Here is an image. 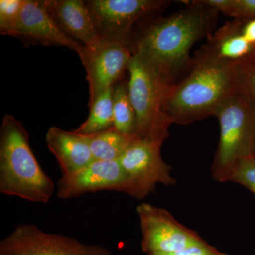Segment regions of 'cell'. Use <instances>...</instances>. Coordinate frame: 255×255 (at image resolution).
<instances>
[{
	"label": "cell",
	"instance_id": "1",
	"mask_svg": "<svg viewBox=\"0 0 255 255\" xmlns=\"http://www.w3.org/2000/svg\"><path fill=\"white\" fill-rule=\"evenodd\" d=\"M219 11L191 1L187 9L151 23L142 32L132 53H137L172 86L183 70L191 68V48L209 36Z\"/></svg>",
	"mask_w": 255,
	"mask_h": 255
},
{
	"label": "cell",
	"instance_id": "2",
	"mask_svg": "<svg viewBox=\"0 0 255 255\" xmlns=\"http://www.w3.org/2000/svg\"><path fill=\"white\" fill-rule=\"evenodd\" d=\"M233 65L196 55L189 75L166 94L164 112L172 124L185 125L214 116L237 88Z\"/></svg>",
	"mask_w": 255,
	"mask_h": 255
},
{
	"label": "cell",
	"instance_id": "3",
	"mask_svg": "<svg viewBox=\"0 0 255 255\" xmlns=\"http://www.w3.org/2000/svg\"><path fill=\"white\" fill-rule=\"evenodd\" d=\"M54 191L31 150L27 130L14 116L5 114L0 128V192L48 204Z\"/></svg>",
	"mask_w": 255,
	"mask_h": 255
},
{
	"label": "cell",
	"instance_id": "4",
	"mask_svg": "<svg viewBox=\"0 0 255 255\" xmlns=\"http://www.w3.org/2000/svg\"><path fill=\"white\" fill-rule=\"evenodd\" d=\"M214 117L219 121L220 137L211 175L217 182H231L241 161L253 157L255 105L237 87L219 106Z\"/></svg>",
	"mask_w": 255,
	"mask_h": 255
},
{
	"label": "cell",
	"instance_id": "5",
	"mask_svg": "<svg viewBox=\"0 0 255 255\" xmlns=\"http://www.w3.org/2000/svg\"><path fill=\"white\" fill-rule=\"evenodd\" d=\"M127 70L129 97L137 117V136L163 145L173 124L164 112L171 86L137 53H132Z\"/></svg>",
	"mask_w": 255,
	"mask_h": 255
},
{
	"label": "cell",
	"instance_id": "6",
	"mask_svg": "<svg viewBox=\"0 0 255 255\" xmlns=\"http://www.w3.org/2000/svg\"><path fill=\"white\" fill-rule=\"evenodd\" d=\"M162 144L145 139H135L119 159L130 179L129 196L143 199L155 192L157 184L175 185L171 174L172 167L161 155Z\"/></svg>",
	"mask_w": 255,
	"mask_h": 255
},
{
	"label": "cell",
	"instance_id": "7",
	"mask_svg": "<svg viewBox=\"0 0 255 255\" xmlns=\"http://www.w3.org/2000/svg\"><path fill=\"white\" fill-rule=\"evenodd\" d=\"M0 255H111V253L104 247L46 233L33 224H22L0 242Z\"/></svg>",
	"mask_w": 255,
	"mask_h": 255
},
{
	"label": "cell",
	"instance_id": "8",
	"mask_svg": "<svg viewBox=\"0 0 255 255\" xmlns=\"http://www.w3.org/2000/svg\"><path fill=\"white\" fill-rule=\"evenodd\" d=\"M136 210L142 233V250L147 255L169 254L204 240L166 209L142 203Z\"/></svg>",
	"mask_w": 255,
	"mask_h": 255
},
{
	"label": "cell",
	"instance_id": "9",
	"mask_svg": "<svg viewBox=\"0 0 255 255\" xmlns=\"http://www.w3.org/2000/svg\"><path fill=\"white\" fill-rule=\"evenodd\" d=\"M100 38L126 43L134 23L169 4L162 0L85 1ZM127 44V43H126Z\"/></svg>",
	"mask_w": 255,
	"mask_h": 255
},
{
	"label": "cell",
	"instance_id": "10",
	"mask_svg": "<svg viewBox=\"0 0 255 255\" xmlns=\"http://www.w3.org/2000/svg\"><path fill=\"white\" fill-rule=\"evenodd\" d=\"M132 57L126 43L100 38L90 47H85L80 57L86 70L89 83V105L111 87H114L126 70Z\"/></svg>",
	"mask_w": 255,
	"mask_h": 255
},
{
	"label": "cell",
	"instance_id": "11",
	"mask_svg": "<svg viewBox=\"0 0 255 255\" xmlns=\"http://www.w3.org/2000/svg\"><path fill=\"white\" fill-rule=\"evenodd\" d=\"M100 191L130 194V179L119 160H94L75 173L62 175L58 182L57 196L70 199Z\"/></svg>",
	"mask_w": 255,
	"mask_h": 255
},
{
	"label": "cell",
	"instance_id": "12",
	"mask_svg": "<svg viewBox=\"0 0 255 255\" xmlns=\"http://www.w3.org/2000/svg\"><path fill=\"white\" fill-rule=\"evenodd\" d=\"M16 37L46 46L67 47L77 53L80 58L85 51V46L60 29L42 1L23 0Z\"/></svg>",
	"mask_w": 255,
	"mask_h": 255
},
{
	"label": "cell",
	"instance_id": "13",
	"mask_svg": "<svg viewBox=\"0 0 255 255\" xmlns=\"http://www.w3.org/2000/svg\"><path fill=\"white\" fill-rule=\"evenodd\" d=\"M43 5L60 29L85 47L100 39L86 3L82 0H43Z\"/></svg>",
	"mask_w": 255,
	"mask_h": 255
},
{
	"label": "cell",
	"instance_id": "14",
	"mask_svg": "<svg viewBox=\"0 0 255 255\" xmlns=\"http://www.w3.org/2000/svg\"><path fill=\"white\" fill-rule=\"evenodd\" d=\"M47 146L56 157L62 175H69L87 167L95 159L84 135L50 127L46 133Z\"/></svg>",
	"mask_w": 255,
	"mask_h": 255
},
{
	"label": "cell",
	"instance_id": "15",
	"mask_svg": "<svg viewBox=\"0 0 255 255\" xmlns=\"http://www.w3.org/2000/svg\"><path fill=\"white\" fill-rule=\"evenodd\" d=\"M243 22L236 19L226 23L214 34H210L207 43L198 54L232 64L249 58L255 46L242 34Z\"/></svg>",
	"mask_w": 255,
	"mask_h": 255
},
{
	"label": "cell",
	"instance_id": "16",
	"mask_svg": "<svg viewBox=\"0 0 255 255\" xmlns=\"http://www.w3.org/2000/svg\"><path fill=\"white\" fill-rule=\"evenodd\" d=\"M84 136L88 142L94 159L104 161L119 160L131 142L137 138V136L122 133L114 127Z\"/></svg>",
	"mask_w": 255,
	"mask_h": 255
},
{
	"label": "cell",
	"instance_id": "17",
	"mask_svg": "<svg viewBox=\"0 0 255 255\" xmlns=\"http://www.w3.org/2000/svg\"><path fill=\"white\" fill-rule=\"evenodd\" d=\"M114 87L102 92L89 105L90 112L88 117L74 132L88 135L114 127Z\"/></svg>",
	"mask_w": 255,
	"mask_h": 255
},
{
	"label": "cell",
	"instance_id": "18",
	"mask_svg": "<svg viewBox=\"0 0 255 255\" xmlns=\"http://www.w3.org/2000/svg\"><path fill=\"white\" fill-rule=\"evenodd\" d=\"M113 113L116 129L126 135L137 136L136 114L129 97L128 83L114 85Z\"/></svg>",
	"mask_w": 255,
	"mask_h": 255
},
{
	"label": "cell",
	"instance_id": "19",
	"mask_svg": "<svg viewBox=\"0 0 255 255\" xmlns=\"http://www.w3.org/2000/svg\"><path fill=\"white\" fill-rule=\"evenodd\" d=\"M200 4L242 21L255 18V0H199Z\"/></svg>",
	"mask_w": 255,
	"mask_h": 255
},
{
	"label": "cell",
	"instance_id": "20",
	"mask_svg": "<svg viewBox=\"0 0 255 255\" xmlns=\"http://www.w3.org/2000/svg\"><path fill=\"white\" fill-rule=\"evenodd\" d=\"M23 0L0 1V33L4 36L16 37V28Z\"/></svg>",
	"mask_w": 255,
	"mask_h": 255
},
{
	"label": "cell",
	"instance_id": "21",
	"mask_svg": "<svg viewBox=\"0 0 255 255\" xmlns=\"http://www.w3.org/2000/svg\"><path fill=\"white\" fill-rule=\"evenodd\" d=\"M233 68L238 88L255 105V63L248 58L234 63Z\"/></svg>",
	"mask_w": 255,
	"mask_h": 255
},
{
	"label": "cell",
	"instance_id": "22",
	"mask_svg": "<svg viewBox=\"0 0 255 255\" xmlns=\"http://www.w3.org/2000/svg\"><path fill=\"white\" fill-rule=\"evenodd\" d=\"M231 182L241 184L255 196V159L249 157L241 161Z\"/></svg>",
	"mask_w": 255,
	"mask_h": 255
},
{
	"label": "cell",
	"instance_id": "23",
	"mask_svg": "<svg viewBox=\"0 0 255 255\" xmlns=\"http://www.w3.org/2000/svg\"><path fill=\"white\" fill-rule=\"evenodd\" d=\"M150 255H228L219 251L215 247L206 243L204 240L196 244L184 248L181 251L169 254H156Z\"/></svg>",
	"mask_w": 255,
	"mask_h": 255
},
{
	"label": "cell",
	"instance_id": "24",
	"mask_svg": "<svg viewBox=\"0 0 255 255\" xmlns=\"http://www.w3.org/2000/svg\"><path fill=\"white\" fill-rule=\"evenodd\" d=\"M242 34L248 43L255 46V18L243 22Z\"/></svg>",
	"mask_w": 255,
	"mask_h": 255
},
{
	"label": "cell",
	"instance_id": "25",
	"mask_svg": "<svg viewBox=\"0 0 255 255\" xmlns=\"http://www.w3.org/2000/svg\"><path fill=\"white\" fill-rule=\"evenodd\" d=\"M248 59V58H247ZM248 59L251 60L252 61L254 62L255 63V46L254 47V50H253V53L251 55V56L248 58Z\"/></svg>",
	"mask_w": 255,
	"mask_h": 255
},
{
	"label": "cell",
	"instance_id": "26",
	"mask_svg": "<svg viewBox=\"0 0 255 255\" xmlns=\"http://www.w3.org/2000/svg\"><path fill=\"white\" fill-rule=\"evenodd\" d=\"M253 158H254L255 159V145L254 150H253Z\"/></svg>",
	"mask_w": 255,
	"mask_h": 255
}]
</instances>
